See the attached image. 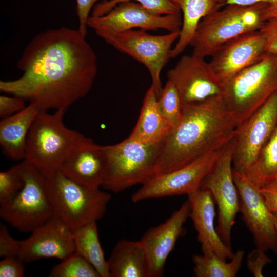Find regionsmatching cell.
<instances>
[{
  "label": "cell",
  "mask_w": 277,
  "mask_h": 277,
  "mask_svg": "<svg viewBox=\"0 0 277 277\" xmlns=\"http://www.w3.org/2000/svg\"><path fill=\"white\" fill-rule=\"evenodd\" d=\"M276 126L277 91L235 128L232 137L234 172L245 175Z\"/></svg>",
  "instance_id": "8fae6325"
},
{
  "label": "cell",
  "mask_w": 277,
  "mask_h": 277,
  "mask_svg": "<svg viewBox=\"0 0 277 277\" xmlns=\"http://www.w3.org/2000/svg\"><path fill=\"white\" fill-rule=\"evenodd\" d=\"M20 248V241L13 238L9 233L7 227L1 224L0 226V256L18 257Z\"/></svg>",
  "instance_id": "d6a6232c"
},
{
  "label": "cell",
  "mask_w": 277,
  "mask_h": 277,
  "mask_svg": "<svg viewBox=\"0 0 277 277\" xmlns=\"http://www.w3.org/2000/svg\"><path fill=\"white\" fill-rule=\"evenodd\" d=\"M267 4L248 7L226 5L203 18L190 42L192 54L204 58L211 57L226 42L259 30L265 21L264 10Z\"/></svg>",
  "instance_id": "52a82bcc"
},
{
  "label": "cell",
  "mask_w": 277,
  "mask_h": 277,
  "mask_svg": "<svg viewBox=\"0 0 277 277\" xmlns=\"http://www.w3.org/2000/svg\"><path fill=\"white\" fill-rule=\"evenodd\" d=\"M259 31L264 41L266 52L277 55V17L266 20Z\"/></svg>",
  "instance_id": "1f68e13d"
},
{
  "label": "cell",
  "mask_w": 277,
  "mask_h": 277,
  "mask_svg": "<svg viewBox=\"0 0 277 277\" xmlns=\"http://www.w3.org/2000/svg\"><path fill=\"white\" fill-rule=\"evenodd\" d=\"M171 129L159 110L157 97L151 85L145 95L137 122L129 137L142 143H162Z\"/></svg>",
  "instance_id": "603a6c76"
},
{
  "label": "cell",
  "mask_w": 277,
  "mask_h": 277,
  "mask_svg": "<svg viewBox=\"0 0 277 277\" xmlns=\"http://www.w3.org/2000/svg\"><path fill=\"white\" fill-rule=\"evenodd\" d=\"M274 17H277V0H271L270 3L267 4L264 10L265 21Z\"/></svg>",
  "instance_id": "ab89813d"
},
{
  "label": "cell",
  "mask_w": 277,
  "mask_h": 277,
  "mask_svg": "<svg viewBox=\"0 0 277 277\" xmlns=\"http://www.w3.org/2000/svg\"><path fill=\"white\" fill-rule=\"evenodd\" d=\"M272 219L277 232V213H272Z\"/></svg>",
  "instance_id": "60d3db41"
},
{
  "label": "cell",
  "mask_w": 277,
  "mask_h": 277,
  "mask_svg": "<svg viewBox=\"0 0 277 277\" xmlns=\"http://www.w3.org/2000/svg\"><path fill=\"white\" fill-rule=\"evenodd\" d=\"M266 53L264 41L260 32L252 31L222 45L211 56L209 63L224 83L259 61Z\"/></svg>",
  "instance_id": "e0dca14e"
},
{
  "label": "cell",
  "mask_w": 277,
  "mask_h": 277,
  "mask_svg": "<svg viewBox=\"0 0 277 277\" xmlns=\"http://www.w3.org/2000/svg\"><path fill=\"white\" fill-rule=\"evenodd\" d=\"M245 176L258 189L277 179V126Z\"/></svg>",
  "instance_id": "484cf974"
},
{
  "label": "cell",
  "mask_w": 277,
  "mask_h": 277,
  "mask_svg": "<svg viewBox=\"0 0 277 277\" xmlns=\"http://www.w3.org/2000/svg\"><path fill=\"white\" fill-rule=\"evenodd\" d=\"M271 0H225L224 6L235 5L242 7H248L260 3H270Z\"/></svg>",
  "instance_id": "f35d334b"
},
{
  "label": "cell",
  "mask_w": 277,
  "mask_h": 277,
  "mask_svg": "<svg viewBox=\"0 0 277 277\" xmlns=\"http://www.w3.org/2000/svg\"><path fill=\"white\" fill-rule=\"evenodd\" d=\"M159 110L172 129L182 118L183 105L178 91L170 81L168 80L157 98Z\"/></svg>",
  "instance_id": "f1b7e54d"
},
{
  "label": "cell",
  "mask_w": 277,
  "mask_h": 277,
  "mask_svg": "<svg viewBox=\"0 0 277 277\" xmlns=\"http://www.w3.org/2000/svg\"><path fill=\"white\" fill-rule=\"evenodd\" d=\"M50 277H100L94 267L74 252L51 268Z\"/></svg>",
  "instance_id": "f546056e"
},
{
  "label": "cell",
  "mask_w": 277,
  "mask_h": 277,
  "mask_svg": "<svg viewBox=\"0 0 277 277\" xmlns=\"http://www.w3.org/2000/svg\"><path fill=\"white\" fill-rule=\"evenodd\" d=\"M24 264L18 257L3 258L0 261V276H23L25 272Z\"/></svg>",
  "instance_id": "d590c367"
},
{
  "label": "cell",
  "mask_w": 277,
  "mask_h": 277,
  "mask_svg": "<svg viewBox=\"0 0 277 277\" xmlns=\"http://www.w3.org/2000/svg\"><path fill=\"white\" fill-rule=\"evenodd\" d=\"M66 111H41L27 135L25 160L46 175L60 170L64 161L83 135L63 122Z\"/></svg>",
  "instance_id": "5b68a950"
},
{
  "label": "cell",
  "mask_w": 277,
  "mask_h": 277,
  "mask_svg": "<svg viewBox=\"0 0 277 277\" xmlns=\"http://www.w3.org/2000/svg\"><path fill=\"white\" fill-rule=\"evenodd\" d=\"M219 8L224 6L225 0H216Z\"/></svg>",
  "instance_id": "b9f144b4"
},
{
  "label": "cell",
  "mask_w": 277,
  "mask_h": 277,
  "mask_svg": "<svg viewBox=\"0 0 277 277\" xmlns=\"http://www.w3.org/2000/svg\"><path fill=\"white\" fill-rule=\"evenodd\" d=\"M17 67L22 75L1 81L0 91L34 103L42 111H66L89 93L98 69L96 54L86 37L66 27L34 36Z\"/></svg>",
  "instance_id": "6da1fadb"
},
{
  "label": "cell",
  "mask_w": 277,
  "mask_h": 277,
  "mask_svg": "<svg viewBox=\"0 0 277 277\" xmlns=\"http://www.w3.org/2000/svg\"><path fill=\"white\" fill-rule=\"evenodd\" d=\"M244 256V250H238L227 263L214 253L195 254L192 256L193 273L196 277H234L241 268Z\"/></svg>",
  "instance_id": "4316f807"
},
{
  "label": "cell",
  "mask_w": 277,
  "mask_h": 277,
  "mask_svg": "<svg viewBox=\"0 0 277 277\" xmlns=\"http://www.w3.org/2000/svg\"><path fill=\"white\" fill-rule=\"evenodd\" d=\"M24 176L21 162L0 172V205L12 199L22 188Z\"/></svg>",
  "instance_id": "4dcf8cb0"
},
{
  "label": "cell",
  "mask_w": 277,
  "mask_h": 277,
  "mask_svg": "<svg viewBox=\"0 0 277 277\" xmlns=\"http://www.w3.org/2000/svg\"><path fill=\"white\" fill-rule=\"evenodd\" d=\"M223 85L224 102L238 126L277 91V55L266 53Z\"/></svg>",
  "instance_id": "3957f363"
},
{
  "label": "cell",
  "mask_w": 277,
  "mask_h": 277,
  "mask_svg": "<svg viewBox=\"0 0 277 277\" xmlns=\"http://www.w3.org/2000/svg\"><path fill=\"white\" fill-rule=\"evenodd\" d=\"M73 238L75 252L90 263L101 277H110L107 260L99 240L96 222L73 230Z\"/></svg>",
  "instance_id": "d4e9b609"
},
{
  "label": "cell",
  "mask_w": 277,
  "mask_h": 277,
  "mask_svg": "<svg viewBox=\"0 0 277 277\" xmlns=\"http://www.w3.org/2000/svg\"><path fill=\"white\" fill-rule=\"evenodd\" d=\"M20 241L18 258L25 264L43 259L63 260L75 252L73 231L54 216Z\"/></svg>",
  "instance_id": "2e32d148"
},
{
  "label": "cell",
  "mask_w": 277,
  "mask_h": 277,
  "mask_svg": "<svg viewBox=\"0 0 277 277\" xmlns=\"http://www.w3.org/2000/svg\"><path fill=\"white\" fill-rule=\"evenodd\" d=\"M265 203L271 213H277V179L259 189Z\"/></svg>",
  "instance_id": "74e56055"
},
{
  "label": "cell",
  "mask_w": 277,
  "mask_h": 277,
  "mask_svg": "<svg viewBox=\"0 0 277 277\" xmlns=\"http://www.w3.org/2000/svg\"><path fill=\"white\" fill-rule=\"evenodd\" d=\"M142 29L128 30L107 36L103 39L145 66L158 98L163 89L161 72L171 58L172 46L178 40L180 31L157 35Z\"/></svg>",
  "instance_id": "9c48e42d"
},
{
  "label": "cell",
  "mask_w": 277,
  "mask_h": 277,
  "mask_svg": "<svg viewBox=\"0 0 277 277\" xmlns=\"http://www.w3.org/2000/svg\"><path fill=\"white\" fill-rule=\"evenodd\" d=\"M162 143H142L128 137L111 145L101 146L104 159L102 186L118 193L154 175Z\"/></svg>",
  "instance_id": "8992f818"
},
{
  "label": "cell",
  "mask_w": 277,
  "mask_h": 277,
  "mask_svg": "<svg viewBox=\"0 0 277 277\" xmlns=\"http://www.w3.org/2000/svg\"><path fill=\"white\" fill-rule=\"evenodd\" d=\"M107 263L110 277H150L146 254L140 241H118Z\"/></svg>",
  "instance_id": "7402d4cb"
},
{
  "label": "cell",
  "mask_w": 277,
  "mask_h": 277,
  "mask_svg": "<svg viewBox=\"0 0 277 277\" xmlns=\"http://www.w3.org/2000/svg\"><path fill=\"white\" fill-rule=\"evenodd\" d=\"M190 212L187 200L164 222L149 229L140 240L146 254L150 277L163 275L166 260L183 234Z\"/></svg>",
  "instance_id": "ac0fdd59"
},
{
  "label": "cell",
  "mask_w": 277,
  "mask_h": 277,
  "mask_svg": "<svg viewBox=\"0 0 277 277\" xmlns=\"http://www.w3.org/2000/svg\"><path fill=\"white\" fill-rule=\"evenodd\" d=\"M182 13L180 34L171 52L175 58L182 53L190 44L200 22L220 9L216 0H173Z\"/></svg>",
  "instance_id": "cb8c5ba5"
},
{
  "label": "cell",
  "mask_w": 277,
  "mask_h": 277,
  "mask_svg": "<svg viewBox=\"0 0 277 277\" xmlns=\"http://www.w3.org/2000/svg\"><path fill=\"white\" fill-rule=\"evenodd\" d=\"M46 190L54 216L73 231L102 219L111 195L79 183L60 170L46 175Z\"/></svg>",
  "instance_id": "277c9868"
},
{
  "label": "cell",
  "mask_w": 277,
  "mask_h": 277,
  "mask_svg": "<svg viewBox=\"0 0 277 277\" xmlns=\"http://www.w3.org/2000/svg\"><path fill=\"white\" fill-rule=\"evenodd\" d=\"M220 149L181 168L152 175L132 195L131 201L138 203L150 199L188 195L200 189L203 179L214 164Z\"/></svg>",
  "instance_id": "4fadbf2b"
},
{
  "label": "cell",
  "mask_w": 277,
  "mask_h": 277,
  "mask_svg": "<svg viewBox=\"0 0 277 277\" xmlns=\"http://www.w3.org/2000/svg\"><path fill=\"white\" fill-rule=\"evenodd\" d=\"M167 76L175 86L183 106L222 97L223 83L204 58L184 55Z\"/></svg>",
  "instance_id": "5bb4252c"
},
{
  "label": "cell",
  "mask_w": 277,
  "mask_h": 277,
  "mask_svg": "<svg viewBox=\"0 0 277 277\" xmlns=\"http://www.w3.org/2000/svg\"><path fill=\"white\" fill-rule=\"evenodd\" d=\"M60 170L67 177L87 187L102 186L104 159L101 146L83 135L73 147Z\"/></svg>",
  "instance_id": "ffe728a7"
},
{
  "label": "cell",
  "mask_w": 277,
  "mask_h": 277,
  "mask_svg": "<svg viewBox=\"0 0 277 277\" xmlns=\"http://www.w3.org/2000/svg\"><path fill=\"white\" fill-rule=\"evenodd\" d=\"M187 195L190 206L189 217L197 233L203 253H214L225 261L231 260L234 253L223 242L214 227L215 202L210 192L200 188Z\"/></svg>",
  "instance_id": "d6986e66"
},
{
  "label": "cell",
  "mask_w": 277,
  "mask_h": 277,
  "mask_svg": "<svg viewBox=\"0 0 277 277\" xmlns=\"http://www.w3.org/2000/svg\"><path fill=\"white\" fill-rule=\"evenodd\" d=\"M131 1L140 4L151 13L158 15L181 13L173 0H103L94 6L91 15L97 16L104 15L117 5Z\"/></svg>",
  "instance_id": "83f0119b"
},
{
  "label": "cell",
  "mask_w": 277,
  "mask_h": 277,
  "mask_svg": "<svg viewBox=\"0 0 277 277\" xmlns=\"http://www.w3.org/2000/svg\"><path fill=\"white\" fill-rule=\"evenodd\" d=\"M100 0H75L76 13L78 20V31L86 37L87 34V22L94 6Z\"/></svg>",
  "instance_id": "836d02e7"
},
{
  "label": "cell",
  "mask_w": 277,
  "mask_h": 277,
  "mask_svg": "<svg viewBox=\"0 0 277 277\" xmlns=\"http://www.w3.org/2000/svg\"><path fill=\"white\" fill-rule=\"evenodd\" d=\"M24 185L10 200L0 205V217L23 232H31L54 216L46 190V175L33 165L21 162Z\"/></svg>",
  "instance_id": "ba28073f"
},
{
  "label": "cell",
  "mask_w": 277,
  "mask_h": 277,
  "mask_svg": "<svg viewBox=\"0 0 277 277\" xmlns=\"http://www.w3.org/2000/svg\"><path fill=\"white\" fill-rule=\"evenodd\" d=\"M240 201L242 220L253 235L256 248L277 254V232L272 213L259 189L244 175L233 171Z\"/></svg>",
  "instance_id": "9a60e30c"
},
{
  "label": "cell",
  "mask_w": 277,
  "mask_h": 277,
  "mask_svg": "<svg viewBox=\"0 0 277 277\" xmlns=\"http://www.w3.org/2000/svg\"><path fill=\"white\" fill-rule=\"evenodd\" d=\"M182 24L181 14L158 15L135 2L120 3L107 13L89 17L88 27L102 39L124 31L138 28L146 31L165 29L180 31Z\"/></svg>",
  "instance_id": "7c38bea8"
},
{
  "label": "cell",
  "mask_w": 277,
  "mask_h": 277,
  "mask_svg": "<svg viewBox=\"0 0 277 277\" xmlns=\"http://www.w3.org/2000/svg\"><path fill=\"white\" fill-rule=\"evenodd\" d=\"M236 127L222 96L183 106L181 119L163 143L154 175L219 150L233 137Z\"/></svg>",
  "instance_id": "7a4b0ae2"
},
{
  "label": "cell",
  "mask_w": 277,
  "mask_h": 277,
  "mask_svg": "<svg viewBox=\"0 0 277 277\" xmlns=\"http://www.w3.org/2000/svg\"><path fill=\"white\" fill-rule=\"evenodd\" d=\"M232 138L219 150L212 167L203 179L200 188L210 192L218 209L216 231L223 241L231 247V233L240 201L233 175Z\"/></svg>",
  "instance_id": "30bf717a"
},
{
  "label": "cell",
  "mask_w": 277,
  "mask_h": 277,
  "mask_svg": "<svg viewBox=\"0 0 277 277\" xmlns=\"http://www.w3.org/2000/svg\"><path fill=\"white\" fill-rule=\"evenodd\" d=\"M41 111L36 104L30 103L17 113L2 118L0 144L6 156L14 160L24 159L28 134Z\"/></svg>",
  "instance_id": "44dd1931"
},
{
  "label": "cell",
  "mask_w": 277,
  "mask_h": 277,
  "mask_svg": "<svg viewBox=\"0 0 277 277\" xmlns=\"http://www.w3.org/2000/svg\"><path fill=\"white\" fill-rule=\"evenodd\" d=\"M26 101L22 97L12 95L0 96V116L1 118L8 117L21 111L26 107Z\"/></svg>",
  "instance_id": "8d00e7d4"
},
{
  "label": "cell",
  "mask_w": 277,
  "mask_h": 277,
  "mask_svg": "<svg viewBox=\"0 0 277 277\" xmlns=\"http://www.w3.org/2000/svg\"><path fill=\"white\" fill-rule=\"evenodd\" d=\"M265 252L256 248L253 249L247 255V268L255 277L263 276V270L264 266L272 262Z\"/></svg>",
  "instance_id": "e575fe53"
}]
</instances>
